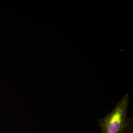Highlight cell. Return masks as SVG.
Returning <instances> with one entry per match:
<instances>
[{"instance_id": "6da1fadb", "label": "cell", "mask_w": 133, "mask_h": 133, "mask_svg": "<svg viewBox=\"0 0 133 133\" xmlns=\"http://www.w3.org/2000/svg\"><path fill=\"white\" fill-rule=\"evenodd\" d=\"M129 101L128 94L124 95L111 111L99 120L102 133H124Z\"/></svg>"}]
</instances>
